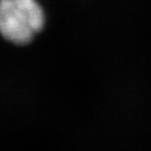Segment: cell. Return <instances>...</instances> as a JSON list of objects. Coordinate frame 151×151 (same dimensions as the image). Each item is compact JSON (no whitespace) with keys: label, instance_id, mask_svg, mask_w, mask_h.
I'll use <instances>...</instances> for the list:
<instances>
[{"label":"cell","instance_id":"1","mask_svg":"<svg viewBox=\"0 0 151 151\" xmlns=\"http://www.w3.org/2000/svg\"><path fill=\"white\" fill-rule=\"evenodd\" d=\"M47 11L42 0H0V36L15 46H28L44 32Z\"/></svg>","mask_w":151,"mask_h":151}]
</instances>
